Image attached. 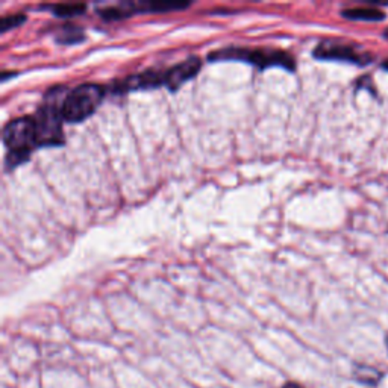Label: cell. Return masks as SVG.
<instances>
[{"instance_id":"cell-1","label":"cell","mask_w":388,"mask_h":388,"mask_svg":"<svg viewBox=\"0 0 388 388\" xmlns=\"http://www.w3.org/2000/svg\"><path fill=\"white\" fill-rule=\"evenodd\" d=\"M65 90L55 87L46 93L44 104L40 106L34 117L37 131V146H60L64 143L62 137V114L61 97H65Z\"/></svg>"},{"instance_id":"cell-2","label":"cell","mask_w":388,"mask_h":388,"mask_svg":"<svg viewBox=\"0 0 388 388\" xmlns=\"http://www.w3.org/2000/svg\"><path fill=\"white\" fill-rule=\"evenodd\" d=\"M208 60L216 61H245L258 69L282 67L285 70H294V58L284 50L272 49H249V48H225L208 55Z\"/></svg>"},{"instance_id":"cell-3","label":"cell","mask_w":388,"mask_h":388,"mask_svg":"<svg viewBox=\"0 0 388 388\" xmlns=\"http://www.w3.org/2000/svg\"><path fill=\"white\" fill-rule=\"evenodd\" d=\"M106 88L99 84H81L70 90L62 99L61 114L65 121L77 123L90 117L101 105Z\"/></svg>"},{"instance_id":"cell-4","label":"cell","mask_w":388,"mask_h":388,"mask_svg":"<svg viewBox=\"0 0 388 388\" xmlns=\"http://www.w3.org/2000/svg\"><path fill=\"white\" fill-rule=\"evenodd\" d=\"M4 143L8 150L14 152H28L37 146V131L34 117H18L11 120L4 128Z\"/></svg>"},{"instance_id":"cell-5","label":"cell","mask_w":388,"mask_h":388,"mask_svg":"<svg viewBox=\"0 0 388 388\" xmlns=\"http://www.w3.org/2000/svg\"><path fill=\"white\" fill-rule=\"evenodd\" d=\"M314 57L318 60H332V61H346L358 65H365L372 62L370 57L365 53H360L357 49L348 43L337 40L321 41L314 49Z\"/></svg>"},{"instance_id":"cell-6","label":"cell","mask_w":388,"mask_h":388,"mask_svg":"<svg viewBox=\"0 0 388 388\" xmlns=\"http://www.w3.org/2000/svg\"><path fill=\"white\" fill-rule=\"evenodd\" d=\"M165 70L152 69L141 72L138 74H132L125 77L123 81H120L117 85L113 87L116 93H126V92H135V90H149V88H158L165 85L164 79Z\"/></svg>"},{"instance_id":"cell-7","label":"cell","mask_w":388,"mask_h":388,"mask_svg":"<svg viewBox=\"0 0 388 388\" xmlns=\"http://www.w3.org/2000/svg\"><path fill=\"white\" fill-rule=\"evenodd\" d=\"M201 67H202V61L199 57H190L179 64H174L173 67L167 69L164 73V79H165L164 87H167L172 92L177 90V88H179L184 82L190 81L192 77H194L197 72L201 70Z\"/></svg>"},{"instance_id":"cell-8","label":"cell","mask_w":388,"mask_h":388,"mask_svg":"<svg viewBox=\"0 0 388 388\" xmlns=\"http://www.w3.org/2000/svg\"><path fill=\"white\" fill-rule=\"evenodd\" d=\"M343 17L349 20H361V21H381L385 18V14L379 9L375 8H355L343 11Z\"/></svg>"},{"instance_id":"cell-9","label":"cell","mask_w":388,"mask_h":388,"mask_svg":"<svg viewBox=\"0 0 388 388\" xmlns=\"http://www.w3.org/2000/svg\"><path fill=\"white\" fill-rule=\"evenodd\" d=\"M84 38H85V35H84L82 29L77 28V26H73L70 23L64 25L60 29L57 37H55V40H57V43H60V44H76V43H81Z\"/></svg>"},{"instance_id":"cell-10","label":"cell","mask_w":388,"mask_h":388,"mask_svg":"<svg viewBox=\"0 0 388 388\" xmlns=\"http://www.w3.org/2000/svg\"><path fill=\"white\" fill-rule=\"evenodd\" d=\"M50 9L55 16L58 17H72V16H79L85 11L84 4H58V5H48L44 6Z\"/></svg>"},{"instance_id":"cell-11","label":"cell","mask_w":388,"mask_h":388,"mask_svg":"<svg viewBox=\"0 0 388 388\" xmlns=\"http://www.w3.org/2000/svg\"><path fill=\"white\" fill-rule=\"evenodd\" d=\"M28 152H14V150H8L6 158H5V169L6 170H14L18 167L20 164H23L25 161L29 160Z\"/></svg>"},{"instance_id":"cell-12","label":"cell","mask_w":388,"mask_h":388,"mask_svg":"<svg viewBox=\"0 0 388 388\" xmlns=\"http://www.w3.org/2000/svg\"><path fill=\"white\" fill-rule=\"evenodd\" d=\"M23 21H26L25 14H13V16H6L2 20H0V31L6 32L9 29H13L16 26H20Z\"/></svg>"},{"instance_id":"cell-13","label":"cell","mask_w":388,"mask_h":388,"mask_svg":"<svg viewBox=\"0 0 388 388\" xmlns=\"http://www.w3.org/2000/svg\"><path fill=\"white\" fill-rule=\"evenodd\" d=\"M282 388H304V387L299 385L297 382H287V384H284Z\"/></svg>"},{"instance_id":"cell-14","label":"cell","mask_w":388,"mask_h":388,"mask_svg":"<svg viewBox=\"0 0 388 388\" xmlns=\"http://www.w3.org/2000/svg\"><path fill=\"white\" fill-rule=\"evenodd\" d=\"M14 74H16V72H4L2 73V81L5 82L9 76H14Z\"/></svg>"},{"instance_id":"cell-15","label":"cell","mask_w":388,"mask_h":388,"mask_svg":"<svg viewBox=\"0 0 388 388\" xmlns=\"http://www.w3.org/2000/svg\"><path fill=\"white\" fill-rule=\"evenodd\" d=\"M384 69H385V70H388V61H385V62H384Z\"/></svg>"},{"instance_id":"cell-16","label":"cell","mask_w":388,"mask_h":388,"mask_svg":"<svg viewBox=\"0 0 388 388\" xmlns=\"http://www.w3.org/2000/svg\"><path fill=\"white\" fill-rule=\"evenodd\" d=\"M384 37H385V38H387V40H388V29H387V31H385V34H384Z\"/></svg>"}]
</instances>
